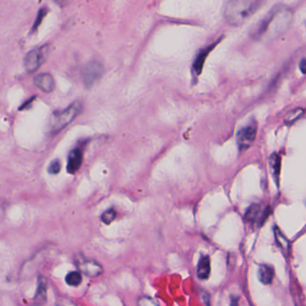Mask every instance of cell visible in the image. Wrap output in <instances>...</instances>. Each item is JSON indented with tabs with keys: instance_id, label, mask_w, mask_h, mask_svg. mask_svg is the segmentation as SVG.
<instances>
[{
	"instance_id": "6da1fadb",
	"label": "cell",
	"mask_w": 306,
	"mask_h": 306,
	"mask_svg": "<svg viewBox=\"0 0 306 306\" xmlns=\"http://www.w3.org/2000/svg\"><path fill=\"white\" fill-rule=\"evenodd\" d=\"M293 17V11L289 7L276 5L250 28V36L258 41H272L282 36L289 29Z\"/></svg>"
},
{
	"instance_id": "7a4b0ae2",
	"label": "cell",
	"mask_w": 306,
	"mask_h": 306,
	"mask_svg": "<svg viewBox=\"0 0 306 306\" xmlns=\"http://www.w3.org/2000/svg\"><path fill=\"white\" fill-rule=\"evenodd\" d=\"M261 0H229L224 6V17L233 26H240L252 17L261 7Z\"/></svg>"
},
{
	"instance_id": "3957f363",
	"label": "cell",
	"mask_w": 306,
	"mask_h": 306,
	"mask_svg": "<svg viewBox=\"0 0 306 306\" xmlns=\"http://www.w3.org/2000/svg\"><path fill=\"white\" fill-rule=\"evenodd\" d=\"M81 110V103L75 102L63 111H56L50 117V130L51 133L60 132L78 116Z\"/></svg>"
},
{
	"instance_id": "277c9868",
	"label": "cell",
	"mask_w": 306,
	"mask_h": 306,
	"mask_svg": "<svg viewBox=\"0 0 306 306\" xmlns=\"http://www.w3.org/2000/svg\"><path fill=\"white\" fill-rule=\"evenodd\" d=\"M48 47L49 46L47 45L41 48L30 50L25 55L23 60V66L27 72L34 73L39 69L49 52Z\"/></svg>"
},
{
	"instance_id": "5b68a950",
	"label": "cell",
	"mask_w": 306,
	"mask_h": 306,
	"mask_svg": "<svg viewBox=\"0 0 306 306\" xmlns=\"http://www.w3.org/2000/svg\"><path fill=\"white\" fill-rule=\"evenodd\" d=\"M104 72V67L100 62L91 61L83 68L82 78L86 87H92L100 80Z\"/></svg>"
},
{
	"instance_id": "8992f818",
	"label": "cell",
	"mask_w": 306,
	"mask_h": 306,
	"mask_svg": "<svg viewBox=\"0 0 306 306\" xmlns=\"http://www.w3.org/2000/svg\"><path fill=\"white\" fill-rule=\"evenodd\" d=\"M256 135L257 126L255 122H251L241 128L236 138V142L240 150L248 149L256 139Z\"/></svg>"
},
{
	"instance_id": "52a82bcc",
	"label": "cell",
	"mask_w": 306,
	"mask_h": 306,
	"mask_svg": "<svg viewBox=\"0 0 306 306\" xmlns=\"http://www.w3.org/2000/svg\"><path fill=\"white\" fill-rule=\"evenodd\" d=\"M78 269L89 278H97L103 271L102 267L94 260H83L78 263Z\"/></svg>"
},
{
	"instance_id": "ba28073f",
	"label": "cell",
	"mask_w": 306,
	"mask_h": 306,
	"mask_svg": "<svg viewBox=\"0 0 306 306\" xmlns=\"http://www.w3.org/2000/svg\"><path fill=\"white\" fill-rule=\"evenodd\" d=\"M34 84L45 93H50L55 88V80L49 73L39 74L34 78Z\"/></svg>"
},
{
	"instance_id": "9c48e42d",
	"label": "cell",
	"mask_w": 306,
	"mask_h": 306,
	"mask_svg": "<svg viewBox=\"0 0 306 306\" xmlns=\"http://www.w3.org/2000/svg\"><path fill=\"white\" fill-rule=\"evenodd\" d=\"M216 45H217V42H215L214 44L210 45V46H208L206 48L202 49V50H200L198 52V55L196 56V59H195L194 62H193V66H192V74H193L195 78L201 75L206 57L209 54V52L211 51L212 49H214V47Z\"/></svg>"
},
{
	"instance_id": "30bf717a",
	"label": "cell",
	"mask_w": 306,
	"mask_h": 306,
	"mask_svg": "<svg viewBox=\"0 0 306 306\" xmlns=\"http://www.w3.org/2000/svg\"><path fill=\"white\" fill-rule=\"evenodd\" d=\"M83 161V152L80 148L73 149L67 158V173H76L81 167Z\"/></svg>"
},
{
	"instance_id": "8fae6325",
	"label": "cell",
	"mask_w": 306,
	"mask_h": 306,
	"mask_svg": "<svg viewBox=\"0 0 306 306\" xmlns=\"http://www.w3.org/2000/svg\"><path fill=\"white\" fill-rule=\"evenodd\" d=\"M211 272L210 258L207 255H202L197 267V277L201 280H206L209 278Z\"/></svg>"
},
{
	"instance_id": "7c38bea8",
	"label": "cell",
	"mask_w": 306,
	"mask_h": 306,
	"mask_svg": "<svg viewBox=\"0 0 306 306\" xmlns=\"http://www.w3.org/2000/svg\"><path fill=\"white\" fill-rule=\"evenodd\" d=\"M275 277V270L267 264H262L258 269V278L262 284L267 286L272 283Z\"/></svg>"
},
{
	"instance_id": "4fadbf2b",
	"label": "cell",
	"mask_w": 306,
	"mask_h": 306,
	"mask_svg": "<svg viewBox=\"0 0 306 306\" xmlns=\"http://www.w3.org/2000/svg\"><path fill=\"white\" fill-rule=\"evenodd\" d=\"M268 163H269V170H270L271 176L274 179L276 184L278 186L279 175H280V170H281V158H280V156L276 153H273L272 155L269 156Z\"/></svg>"
},
{
	"instance_id": "5bb4252c",
	"label": "cell",
	"mask_w": 306,
	"mask_h": 306,
	"mask_svg": "<svg viewBox=\"0 0 306 306\" xmlns=\"http://www.w3.org/2000/svg\"><path fill=\"white\" fill-rule=\"evenodd\" d=\"M274 236H275V240H276V244L278 247L283 250V252L286 254H289V241L277 226L274 228Z\"/></svg>"
},
{
	"instance_id": "9a60e30c",
	"label": "cell",
	"mask_w": 306,
	"mask_h": 306,
	"mask_svg": "<svg viewBox=\"0 0 306 306\" xmlns=\"http://www.w3.org/2000/svg\"><path fill=\"white\" fill-rule=\"evenodd\" d=\"M261 212H262V206L259 204L250 205L245 213V220L250 224L256 222L258 217L261 215Z\"/></svg>"
},
{
	"instance_id": "2e32d148",
	"label": "cell",
	"mask_w": 306,
	"mask_h": 306,
	"mask_svg": "<svg viewBox=\"0 0 306 306\" xmlns=\"http://www.w3.org/2000/svg\"><path fill=\"white\" fill-rule=\"evenodd\" d=\"M305 114V109L303 108H295L294 110H291L289 112L286 113V117L284 119V122L286 125H292L293 123H295L296 121H298L299 119L303 117Z\"/></svg>"
},
{
	"instance_id": "e0dca14e",
	"label": "cell",
	"mask_w": 306,
	"mask_h": 306,
	"mask_svg": "<svg viewBox=\"0 0 306 306\" xmlns=\"http://www.w3.org/2000/svg\"><path fill=\"white\" fill-rule=\"evenodd\" d=\"M66 282L69 286H78V285L81 284V282H82V276L78 271H73V272L67 274V276L66 277Z\"/></svg>"
},
{
	"instance_id": "ac0fdd59",
	"label": "cell",
	"mask_w": 306,
	"mask_h": 306,
	"mask_svg": "<svg viewBox=\"0 0 306 306\" xmlns=\"http://www.w3.org/2000/svg\"><path fill=\"white\" fill-rule=\"evenodd\" d=\"M46 294H47V289H46V281L43 278H40L39 286L37 289V294L35 299L38 302H43L46 299Z\"/></svg>"
},
{
	"instance_id": "d6986e66",
	"label": "cell",
	"mask_w": 306,
	"mask_h": 306,
	"mask_svg": "<svg viewBox=\"0 0 306 306\" xmlns=\"http://www.w3.org/2000/svg\"><path fill=\"white\" fill-rule=\"evenodd\" d=\"M138 306H160L157 303V301L155 300L148 295H142L138 299Z\"/></svg>"
},
{
	"instance_id": "ffe728a7",
	"label": "cell",
	"mask_w": 306,
	"mask_h": 306,
	"mask_svg": "<svg viewBox=\"0 0 306 306\" xmlns=\"http://www.w3.org/2000/svg\"><path fill=\"white\" fill-rule=\"evenodd\" d=\"M116 216H117L116 211L113 208H110V209H108V210L102 213L101 218H102V221L104 224H110L111 222L114 221V219L116 218Z\"/></svg>"
},
{
	"instance_id": "44dd1931",
	"label": "cell",
	"mask_w": 306,
	"mask_h": 306,
	"mask_svg": "<svg viewBox=\"0 0 306 306\" xmlns=\"http://www.w3.org/2000/svg\"><path fill=\"white\" fill-rule=\"evenodd\" d=\"M61 161L58 159H55L50 163L49 168H48V172L51 174H58L61 172Z\"/></svg>"
},
{
	"instance_id": "7402d4cb",
	"label": "cell",
	"mask_w": 306,
	"mask_h": 306,
	"mask_svg": "<svg viewBox=\"0 0 306 306\" xmlns=\"http://www.w3.org/2000/svg\"><path fill=\"white\" fill-rule=\"evenodd\" d=\"M46 13H47V10H46V8H45V7L41 8V9H40L39 13H38V16H37V19L35 20L34 27H33V30H34V31H35V30L38 28L40 24H41V22L42 21L43 17H45Z\"/></svg>"
},
{
	"instance_id": "603a6c76",
	"label": "cell",
	"mask_w": 306,
	"mask_h": 306,
	"mask_svg": "<svg viewBox=\"0 0 306 306\" xmlns=\"http://www.w3.org/2000/svg\"><path fill=\"white\" fill-rule=\"evenodd\" d=\"M201 299L206 306H210V295L206 291L201 292Z\"/></svg>"
},
{
	"instance_id": "cb8c5ba5",
	"label": "cell",
	"mask_w": 306,
	"mask_h": 306,
	"mask_svg": "<svg viewBox=\"0 0 306 306\" xmlns=\"http://www.w3.org/2000/svg\"><path fill=\"white\" fill-rule=\"evenodd\" d=\"M239 296H232L230 300V306H239Z\"/></svg>"
},
{
	"instance_id": "d4e9b609",
	"label": "cell",
	"mask_w": 306,
	"mask_h": 306,
	"mask_svg": "<svg viewBox=\"0 0 306 306\" xmlns=\"http://www.w3.org/2000/svg\"><path fill=\"white\" fill-rule=\"evenodd\" d=\"M299 68H300L301 72L305 74L306 71V59H302L300 64H299Z\"/></svg>"
},
{
	"instance_id": "484cf974",
	"label": "cell",
	"mask_w": 306,
	"mask_h": 306,
	"mask_svg": "<svg viewBox=\"0 0 306 306\" xmlns=\"http://www.w3.org/2000/svg\"><path fill=\"white\" fill-rule=\"evenodd\" d=\"M4 217H5V210L2 206H0V222L3 220Z\"/></svg>"
},
{
	"instance_id": "4316f807",
	"label": "cell",
	"mask_w": 306,
	"mask_h": 306,
	"mask_svg": "<svg viewBox=\"0 0 306 306\" xmlns=\"http://www.w3.org/2000/svg\"></svg>"
}]
</instances>
